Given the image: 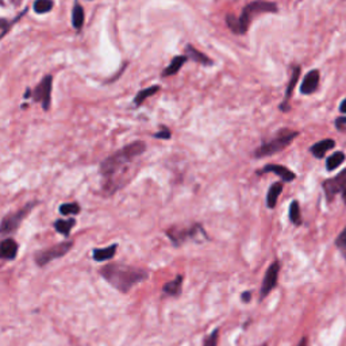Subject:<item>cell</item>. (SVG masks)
<instances>
[{
	"mask_svg": "<svg viewBox=\"0 0 346 346\" xmlns=\"http://www.w3.org/2000/svg\"><path fill=\"white\" fill-rule=\"evenodd\" d=\"M100 275L107 283L123 294H127L136 284L148 279V272L144 269L122 264L104 265L100 269Z\"/></svg>",
	"mask_w": 346,
	"mask_h": 346,
	"instance_id": "obj_1",
	"label": "cell"
},
{
	"mask_svg": "<svg viewBox=\"0 0 346 346\" xmlns=\"http://www.w3.org/2000/svg\"><path fill=\"white\" fill-rule=\"evenodd\" d=\"M146 150V145L142 141H137L132 144L127 145L119 152H117L113 156L107 158L100 164V173L104 177L105 181H109V185L111 181L115 180L118 175H121L125 171V168L131 163L136 157L141 156Z\"/></svg>",
	"mask_w": 346,
	"mask_h": 346,
	"instance_id": "obj_2",
	"label": "cell"
},
{
	"mask_svg": "<svg viewBox=\"0 0 346 346\" xmlns=\"http://www.w3.org/2000/svg\"><path fill=\"white\" fill-rule=\"evenodd\" d=\"M277 12V6L268 0H254L249 3L246 7H244L242 14L239 18H235L234 15H227L226 22L227 26L234 34H245L250 26L253 18H256L260 14H273Z\"/></svg>",
	"mask_w": 346,
	"mask_h": 346,
	"instance_id": "obj_3",
	"label": "cell"
},
{
	"mask_svg": "<svg viewBox=\"0 0 346 346\" xmlns=\"http://www.w3.org/2000/svg\"><path fill=\"white\" fill-rule=\"evenodd\" d=\"M299 136L298 131H289V130H281L279 134H277L273 140H271L269 142H265L257 149L254 152V156L257 158H261V157H267V156H272L275 153L281 152L283 149H285L288 145L291 144L292 141L295 140L296 137Z\"/></svg>",
	"mask_w": 346,
	"mask_h": 346,
	"instance_id": "obj_4",
	"label": "cell"
},
{
	"mask_svg": "<svg viewBox=\"0 0 346 346\" xmlns=\"http://www.w3.org/2000/svg\"><path fill=\"white\" fill-rule=\"evenodd\" d=\"M34 206L35 203H28L18 212H12V214L6 215L2 219V223H0V235H8V234H12L14 231H16L18 227L20 226V223H22V221L30 214V211L34 208Z\"/></svg>",
	"mask_w": 346,
	"mask_h": 346,
	"instance_id": "obj_5",
	"label": "cell"
},
{
	"mask_svg": "<svg viewBox=\"0 0 346 346\" xmlns=\"http://www.w3.org/2000/svg\"><path fill=\"white\" fill-rule=\"evenodd\" d=\"M73 248V242L72 241H64L61 244L56 246H51L49 249L39 250V252L35 253L34 260L37 262L38 267H45L46 264H49L50 261L56 260V258H61L69 252L70 249Z\"/></svg>",
	"mask_w": 346,
	"mask_h": 346,
	"instance_id": "obj_6",
	"label": "cell"
},
{
	"mask_svg": "<svg viewBox=\"0 0 346 346\" xmlns=\"http://www.w3.org/2000/svg\"><path fill=\"white\" fill-rule=\"evenodd\" d=\"M51 83H53V77L51 74H47L39 82L35 91L33 92V99L34 101H39L42 104V109L45 111L50 109L51 103Z\"/></svg>",
	"mask_w": 346,
	"mask_h": 346,
	"instance_id": "obj_7",
	"label": "cell"
},
{
	"mask_svg": "<svg viewBox=\"0 0 346 346\" xmlns=\"http://www.w3.org/2000/svg\"><path fill=\"white\" fill-rule=\"evenodd\" d=\"M203 231L202 226L194 225L191 227H172V229L167 230V235L172 239V242H175L176 245H180L181 242H185L188 238L195 237L196 234Z\"/></svg>",
	"mask_w": 346,
	"mask_h": 346,
	"instance_id": "obj_8",
	"label": "cell"
},
{
	"mask_svg": "<svg viewBox=\"0 0 346 346\" xmlns=\"http://www.w3.org/2000/svg\"><path fill=\"white\" fill-rule=\"evenodd\" d=\"M279 273H280V262L279 261H273L271 267L268 268L267 273H265L264 281H262V287H261L260 298L264 299L265 296L268 295L269 292L272 291L273 288L277 285V280H279Z\"/></svg>",
	"mask_w": 346,
	"mask_h": 346,
	"instance_id": "obj_9",
	"label": "cell"
},
{
	"mask_svg": "<svg viewBox=\"0 0 346 346\" xmlns=\"http://www.w3.org/2000/svg\"><path fill=\"white\" fill-rule=\"evenodd\" d=\"M346 188V169H343L338 176H335L334 179L326 180L323 183V190H325V194H326L327 200L330 202L333 200L335 195L338 192H342Z\"/></svg>",
	"mask_w": 346,
	"mask_h": 346,
	"instance_id": "obj_10",
	"label": "cell"
},
{
	"mask_svg": "<svg viewBox=\"0 0 346 346\" xmlns=\"http://www.w3.org/2000/svg\"><path fill=\"white\" fill-rule=\"evenodd\" d=\"M319 78H321V74L316 69L310 70L306 77H304L303 83H302V87H300V92L303 95H311L314 94L315 91L318 90L319 86Z\"/></svg>",
	"mask_w": 346,
	"mask_h": 346,
	"instance_id": "obj_11",
	"label": "cell"
},
{
	"mask_svg": "<svg viewBox=\"0 0 346 346\" xmlns=\"http://www.w3.org/2000/svg\"><path fill=\"white\" fill-rule=\"evenodd\" d=\"M18 253V244L15 239L7 238L0 242V258L2 260H14Z\"/></svg>",
	"mask_w": 346,
	"mask_h": 346,
	"instance_id": "obj_12",
	"label": "cell"
},
{
	"mask_svg": "<svg viewBox=\"0 0 346 346\" xmlns=\"http://www.w3.org/2000/svg\"><path fill=\"white\" fill-rule=\"evenodd\" d=\"M268 172H272V173H276L277 176H280L284 181H294L296 176L292 171H289L288 168L283 167V165H275V164H269V165H265L262 168V171H260L258 173H268Z\"/></svg>",
	"mask_w": 346,
	"mask_h": 346,
	"instance_id": "obj_13",
	"label": "cell"
},
{
	"mask_svg": "<svg viewBox=\"0 0 346 346\" xmlns=\"http://www.w3.org/2000/svg\"><path fill=\"white\" fill-rule=\"evenodd\" d=\"M299 76H300V68L299 66H296L295 69H294V73H292L291 80H289V83H288L287 91H285V96H284V101L280 104L281 111H288V110H289L288 109V101H289V99H291V96H292V92H294V90H295L296 83H298V80H299Z\"/></svg>",
	"mask_w": 346,
	"mask_h": 346,
	"instance_id": "obj_14",
	"label": "cell"
},
{
	"mask_svg": "<svg viewBox=\"0 0 346 346\" xmlns=\"http://www.w3.org/2000/svg\"><path fill=\"white\" fill-rule=\"evenodd\" d=\"M334 146H335V141L327 138V140L319 141V142L312 145L311 153L315 157H316V158H322V157H325V154H326L330 149L334 148Z\"/></svg>",
	"mask_w": 346,
	"mask_h": 346,
	"instance_id": "obj_15",
	"label": "cell"
},
{
	"mask_svg": "<svg viewBox=\"0 0 346 346\" xmlns=\"http://www.w3.org/2000/svg\"><path fill=\"white\" fill-rule=\"evenodd\" d=\"M281 191H283V184L281 183H275L271 185L268 195H267V204H268L269 208H275L276 207Z\"/></svg>",
	"mask_w": 346,
	"mask_h": 346,
	"instance_id": "obj_16",
	"label": "cell"
},
{
	"mask_svg": "<svg viewBox=\"0 0 346 346\" xmlns=\"http://www.w3.org/2000/svg\"><path fill=\"white\" fill-rule=\"evenodd\" d=\"M117 249H118L117 244H114V245H111V246H107V248H104V249H95L94 260L99 261V262H101V261L111 260V258L115 256Z\"/></svg>",
	"mask_w": 346,
	"mask_h": 346,
	"instance_id": "obj_17",
	"label": "cell"
},
{
	"mask_svg": "<svg viewBox=\"0 0 346 346\" xmlns=\"http://www.w3.org/2000/svg\"><path fill=\"white\" fill-rule=\"evenodd\" d=\"M187 61V56H177L175 59L172 60L171 65H168V68L163 72V77H167V76H172V74H176L179 72L183 65Z\"/></svg>",
	"mask_w": 346,
	"mask_h": 346,
	"instance_id": "obj_18",
	"label": "cell"
},
{
	"mask_svg": "<svg viewBox=\"0 0 346 346\" xmlns=\"http://www.w3.org/2000/svg\"><path fill=\"white\" fill-rule=\"evenodd\" d=\"M84 18H86V15H84V10H83L82 4L76 2L73 6V10H72V24H73V28L76 30H80L83 28Z\"/></svg>",
	"mask_w": 346,
	"mask_h": 346,
	"instance_id": "obj_19",
	"label": "cell"
},
{
	"mask_svg": "<svg viewBox=\"0 0 346 346\" xmlns=\"http://www.w3.org/2000/svg\"><path fill=\"white\" fill-rule=\"evenodd\" d=\"M185 51H187L188 57H190L191 60H194L195 63L203 64V65H211V64H212V61H211L206 55H203L202 51L196 50L192 45H188V46L185 47Z\"/></svg>",
	"mask_w": 346,
	"mask_h": 346,
	"instance_id": "obj_20",
	"label": "cell"
},
{
	"mask_svg": "<svg viewBox=\"0 0 346 346\" xmlns=\"http://www.w3.org/2000/svg\"><path fill=\"white\" fill-rule=\"evenodd\" d=\"M74 225H76V219H59V221L55 222V229L59 231L60 234H63L65 237H68L70 234V230L73 229Z\"/></svg>",
	"mask_w": 346,
	"mask_h": 346,
	"instance_id": "obj_21",
	"label": "cell"
},
{
	"mask_svg": "<svg viewBox=\"0 0 346 346\" xmlns=\"http://www.w3.org/2000/svg\"><path fill=\"white\" fill-rule=\"evenodd\" d=\"M181 285H183V276L179 275L175 280L164 285V292L171 296H179L181 294Z\"/></svg>",
	"mask_w": 346,
	"mask_h": 346,
	"instance_id": "obj_22",
	"label": "cell"
},
{
	"mask_svg": "<svg viewBox=\"0 0 346 346\" xmlns=\"http://www.w3.org/2000/svg\"><path fill=\"white\" fill-rule=\"evenodd\" d=\"M159 91V86H153V87H149V88H146V90H142L140 91L138 94H137L136 99H134V103H136V105H140L142 104L148 97H150L152 95L157 94Z\"/></svg>",
	"mask_w": 346,
	"mask_h": 346,
	"instance_id": "obj_23",
	"label": "cell"
},
{
	"mask_svg": "<svg viewBox=\"0 0 346 346\" xmlns=\"http://www.w3.org/2000/svg\"><path fill=\"white\" fill-rule=\"evenodd\" d=\"M343 161H345V154H343L342 152H337L334 153V154H331V156L326 159L327 171H334L335 168H338Z\"/></svg>",
	"mask_w": 346,
	"mask_h": 346,
	"instance_id": "obj_24",
	"label": "cell"
},
{
	"mask_svg": "<svg viewBox=\"0 0 346 346\" xmlns=\"http://www.w3.org/2000/svg\"><path fill=\"white\" fill-rule=\"evenodd\" d=\"M289 219L295 226L302 225V212L298 200H294L289 206Z\"/></svg>",
	"mask_w": 346,
	"mask_h": 346,
	"instance_id": "obj_25",
	"label": "cell"
},
{
	"mask_svg": "<svg viewBox=\"0 0 346 346\" xmlns=\"http://www.w3.org/2000/svg\"><path fill=\"white\" fill-rule=\"evenodd\" d=\"M53 6H55L53 0H35L34 11L37 14H46L53 8Z\"/></svg>",
	"mask_w": 346,
	"mask_h": 346,
	"instance_id": "obj_26",
	"label": "cell"
},
{
	"mask_svg": "<svg viewBox=\"0 0 346 346\" xmlns=\"http://www.w3.org/2000/svg\"><path fill=\"white\" fill-rule=\"evenodd\" d=\"M60 212L63 215H76L80 212V204L78 203H64L60 206Z\"/></svg>",
	"mask_w": 346,
	"mask_h": 346,
	"instance_id": "obj_27",
	"label": "cell"
},
{
	"mask_svg": "<svg viewBox=\"0 0 346 346\" xmlns=\"http://www.w3.org/2000/svg\"><path fill=\"white\" fill-rule=\"evenodd\" d=\"M335 245L341 250V254H343V257L346 258V227L343 229V231L339 234L337 239H335Z\"/></svg>",
	"mask_w": 346,
	"mask_h": 346,
	"instance_id": "obj_28",
	"label": "cell"
},
{
	"mask_svg": "<svg viewBox=\"0 0 346 346\" xmlns=\"http://www.w3.org/2000/svg\"><path fill=\"white\" fill-rule=\"evenodd\" d=\"M218 335H219V330L217 329V330H215L212 334L207 337L206 341H204V345H203V346H217V345H218Z\"/></svg>",
	"mask_w": 346,
	"mask_h": 346,
	"instance_id": "obj_29",
	"label": "cell"
},
{
	"mask_svg": "<svg viewBox=\"0 0 346 346\" xmlns=\"http://www.w3.org/2000/svg\"><path fill=\"white\" fill-rule=\"evenodd\" d=\"M154 137H156V138H161V140H169V138H171V131H169L168 128L164 127L161 131L156 132Z\"/></svg>",
	"mask_w": 346,
	"mask_h": 346,
	"instance_id": "obj_30",
	"label": "cell"
},
{
	"mask_svg": "<svg viewBox=\"0 0 346 346\" xmlns=\"http://www.w3.org/2000/svg\"><path fill=\"white\" fill-rule=\"evenodd\" d=\"M335 126L338 130H343V127L346 126V117H341L335 119Z\"/></svg>",
	"mask_w": 346,
	"mask_h": 346,
	"instance_id": "obj_31",
	"label": "cell"
},
{
	"mask_svg": "<svg viewBox=\"0 0 346 346\" xmlns=\"http://www.w3.org/2000/svg\"><path fill=\"white\" fill-rule=\"evenodd\" d=\"M250 296H252L250 292H245V294H242V300H244V302H249Z\"/></svg>",
	"mask_w": 346,
	"mask_h": 346,
	"instance_id": "obj_32",
	"label": "cell"
},
{
	"mask_svg": "<svg viewBox=\"0 0 346 346\" xmlns=\"http://www.w3.org/2000/svg\"><path fill=\"white\" fill-rule=\"evenodd\" d=\"M339 111H341V113H343V114H346V99L342 101V103H341V105H339Z\"/></svg>",
	"mask_w": 346,
	"mask_h": 346,
	"instance_id": "obj_33",
	"label": "cell"
},
{
	"mask_svg": "<svg viewBox=\"0 0 346 346\" xmlns=\"http://www.w3.org/2000/svg\"><path fill=\"white\" fill-rule=\"evenodd\" d=\"M298 346H308L307 338H306V337H303V338H302V341H300L299 345H298Z\"/></svg>",
	"mask_w": 346,
	"mask_h": 346,
	"instance_id": "obj_34",
	"label": "cell"
},
{
	"mask_svg": "<svg viewBox=\"0 0 346 346\" xmlns=\"http://www.w3.org/2000/svg\"><path fill=\"white\" fill-rule=\"evenodd\" d=\"M342 198H343V200H345V203H346V188L342 191Z\"/></svg>",
	"mask_w": 346,
	"mask_h": 346,
	"instance_id": "obj_35",
	"label": "cell"
},
{
	"mask_svg": "<svg viewBox=\"0 0 346 346\" xmlns=\"http://www.w3.org/2000/svg\"><path fill=\"white\" fill-rule=\"evenodd\" d=\"M261 346H268V345H261Z\"/></svg>",
	"mask_w": 346,
	"mask_h": 346,
	"instance_id": "obj_36",
	"label": "cell"
}]
</instances>
